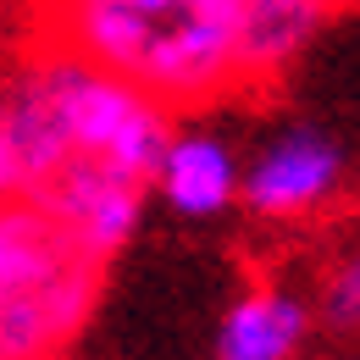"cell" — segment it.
<instances>
[{"label": "cell", "instance_id": "obj_1", "mask_svg": "<svg viewBox=\"0 0 360 360\" xmlns=\"http://www.w3.org/2000/svg\"><path fill=\"white\" fill-rule=\"evenodd\" d=\"M172 128L167 105L61 45L17 56L0 72V134L17 161L22 200L67 172L150 183Z\"/></svg>", "mask_w": 360, "mask_h": 360}, {"label": "cell", "instance_id": "obj_2", "mask_svg": "<svg viewBox=\"0 0 360 360\" xmlns=\"http://www.w3.org/2000/svg\"><path fill=\"white\" fill-rule=\"evenodd\" d=\"M50 45L94 61L167 111L244 89L238 0H50Z\"/></svg>", "mask_w": 360, "mask_h": 360}, {"label": "cell", "instance_id": "obj_3", "mask_svg": "<svg viewBox=\"0 0 360 360\" xmlns=\"http://www.w3.org/2000/svg\"><path fill=\"white\" fill-rule=\"evenodd\" d=\"M105 261L34 200L0 205V360H67L100 305Z\"/></svg>", "mask_w": 360, "mask_h": 360}, {"label": "cell", "instance_id": "obj_4", "mask_svg": "<svg viewBox=\"0 0 360 360\" xmlns=\"http://www.w3.org/2000/svg\"><path fill=\"white\" fill-rule=\"evenodd\" d=\"M338 188H344V144L316 122H288L244 161L238 205L261 222H300L321 211Z\"/></svg>", "mask_w": 360, "mask_h": 360}, {"label": "cell", "instance_id": "obj_5", "mask_svg": "<svg viewBox=\"0 0 360 360\" xmlns=\"http://www.w3.org/2000/svg\"><path fill=\"white\" fill-rule=\"evenodd\" d=\"M238 172H244V161L233 155L227 139L205 134V128H172L155 161L150 194H161L167 211H178L188 222H211L238 205Z\"/></svg>", "mask_w": 360, "mask_h": 360}, {"label": "cell", "instance_id": "obj_6", "mask_svg": "<svg viewBox=\"0 0 360 360\" xmlns=\"http://www.w3.org/2000/svg\"><path fill=\"white\" fill-rule=\"evenodd\" d=\"M305 338H311V305L283 283H261L222 311L211 360H294Z\"/></svg>", "mask_w": 360, "mask_h": 360}, {"label": "cell", "instance_id": "obj_7", "mask_svg": "<svg viewBox=\"0 0 360 360\" xmlns=\"http://www.w3.org/2000/svg\"><path fill=\"white\" fill-rule=\"evenodd\" d=\"M344 0H238V50H244V84L277 78L300 50L321 34V22Z\"/></svg>", "mask_w": 360, "mask_h": 360}, {"label": "cell", "instance_id": "obj_8", "mask_svg": "<svg viewBox=\"0 0 360 360\" xmlns=\"http://www.w3.org/2000/svg\"><path fill=\"white\" fill-rule=\"evenodd\" d=\"M316 311H321V321H327L333 333H360V244H349V250L327 266Z\"/></svg>", "mask_w": 360, "mask_h": 360}, {"label": "cell", "instance_id": "obj_9", "mask_svg": "<svg viewBox=\"0 0 360 360\" xmlns=\"http://www.w3.org/2000/svg\"><path fill=\"white\" fill-rule=\"evenodd\" d=\"M11 200H22V178H17V161H11L6 134H0V205H11Z\"/></svg>", "mask_w": 360, "mask_h": 360}]
</instances>
